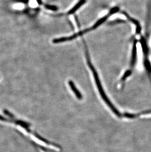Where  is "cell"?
I'll use <instances>...</instances> for the list:
<instances>
[{
	"label": "cell",
	"mask_w": 151,
	"mask_h": 152,
	"mask_svg": "<svg viewBox=\"0 0 151 152\" xmlns=\"http://www.w3.org/2000/svg\"><path fill=\"white\" fill-rule=\"evenodd\" d=\"M88 64H89V68L91 69V72H92L93 75L94 80L95 81L96 84L97 86V89L98 90L99 92L100 93L102 99H103V101H104L106 104L107 105L108 107L110 108V109L112 111V112L116 116H117L118 117H121L122 116V114L120 113V112L118 110V109L114 106V105L113 104L111 101H110V99H108V96H107L106 93L105 92L104 90L103 89L101 81H100V79L99 78L98 75L97 71L94 68L92 64H91L90 61H88Z\"/></svg>",
	"instance_id": "obj_1"
},
{
	"label": "cell",
	"mask_w": 151,
	"mask_h": 152,
	"mask_svg": "<svg viewBox=\"0 0 151 152\" xmlns=\"http://www.w3.org/2000/svg\"><path fill=\"white\" fill-rule=\"evenodd\" d=\"M91 31V28L89 29H86L84 30L81 31L80 32L75 34L72 35V36H69V37H60L59 39H54L53 40V42L54 43H59L63 42H68V41H71V40L74 39L78 37L79 36H81L84 34L86 33L87 32H90Z\"/></svg>",
	"instance_id": "obj_2"
},
{
	"label": "cell",
	"mask_w": 151,
	"mask_h": 152,
	"mask_svg": "<svg viewBox=\"0 0 151 152\" xmlns=\"http://www.w3.org/2000/svg\"><path fill=\"white\" fill-rule=\"evenodd\" d=\"M69 85L72 91L74 93L76 96H77V99L79 100L83 99V96L81 95V93L78 91V89H77V88L76 87L74 82L70 80L69 81Z\"/></svg>",
	"instance_id": "obj_3"
},
{
	"label": "cell",
	"mask_w": 151,
	"mask_h": 152,
	"mask_svg": "<svg viewBox=\"0 0 151 152\" xmlns=\"http://www.w3.org/2000/svg\"><path fill=\"white\" fill-rule=\"evenodd\" d=\"M86 0H80L77 3V4L75 5L74 7L69 11L68 14V15L74 14L75 12H77V10H78V9H80V7H81V6H83L86 3Z\"/></svg>",
	"instance_id": "obj_4"
},
{
	"label": "cell",
	"mask_w": 151,
	"mask_h": 152,
	"mask_svg": "<svg viewBox=\"0 0 151 152\" xmlns=\"http://www.w3.org/2000/svg\"><path fill=\"white\" fill-rule=\"evenodd\" d=\"M109 16H109V15H107L106 16L102 17L99 20H98V21L93 25L92 27L91 28V30H94L95 29H97V28L101 26L102 24H103V23H104L105 22H106V20L107 19Z\"/></svg>",
	"instance_id": "obj_5"
},
{
	"label": "cell",
	"mask_w": 151,
	"mask_h": 152,
	"mask_svg": "<svg viewBox=\"0 0 151 152\" xmlns=\"http://www.w3.org/2000/svg\"><path fill=\"white\" fill-rule=\"evenodd\" d=\"M137 56L136 42H134L133 45L132 56H131V64L132 66H134L136 63V59Z\"/></svg>",
	"instance_id": "obj_6"
},
{
	"label": "cell",
	"mask_w": 151,
	"mask_h": 152,
	"mask_svg": "<svg viewBox=\"0 0 151 152\" xmlns=\"http://www.w3.org/2000/svg\"><path fill=\"white\" fill-rule=\"evenodd\" d=\"M131 74V70H128L124 73V75H123L122 77L121 78V80L122 81L125 80L128 76H130Z\"/></svg>",
	"instance_id": "obj_7"
},
{
	"label": "cell",
	"mask_w": 151,
	"mask_h": 152,
	"mask_svg": "<svg viewBox=\"0 0 151 152\" xmlns=\"http://www.w3.org/2000/svg\"><path fill=\"white\" fill-rule=\"evenodd\" d=\"M137 116H143L144 117H148L149 118L151 117V111H144L141 113V114L136 115V117Z\"/></svg>",
	"instance_id": "obj_8"
},
{
	"label": "cell",
	"mask_w": 151,
	"mask_h": 152,
	"mask_svg": "<svg viewBox=\"0 0 151 152\" xmlns=\"http://www.w3.org/2000/svg\"><path fill=\"white\" fill-rule=\"evenodd\" d=\"M119 10V8L118 7H114L113 9H111L110 11V12L108 13L109 16H110L111 15H113L114 13H117Z\"/></svg>",
	"instance_id": "obj_9"
},
{
	"label": "cell",
	"mask_w": 151,
	"mask_h": 152,
	"mask_svg": "<svg viewBox=\"0 0 151 152\" xmlns=\"http://www.w3.org/2000/svg\"><path fill=\"white\" fill-rule=\"evenodd\" d=\"M46 8L50 10H53V11H56L58 10V8L56 6H50V5H48L46 6Z\"/></svg>",
	"instance_id": "obj_10"
}]
</instances>
